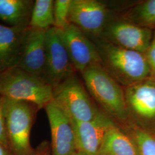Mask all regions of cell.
I'll return each instance as SVG.
<instances>
[{
    "mask_svg": "<svg viewBox=\"0 0 155 155\" xmlns=\"http://www.w3.org/2000/svg\"><path fill=\"white\" fill-rule=\"evenodd\" d=\"M8 144L13 155H33L30 143L34 118L32 104L1 97Z\"/></svg>",
    "mask_w": 155,
    "mask_h": 155,
    "instance_id": "cell-4",
    "label": "cell"
},
{
    "mask_svg": "<svg viewBox=\"0 0 155 155\" xmlns=\"http://www.w3.org/2000/svg\"><path fill=\"white\" fill-rule=\"evenodd\" d=\"M0 96L45 109L54 99V88L41 78L15 67L0 72Z\"/></svg>",
    "mask_w": 155,
    "mask_h": 155,
    "instance_id": "cell-3",
    "label": "cell"
},
{
    "mask_svg": "<svg viewBox=\"0 0 155 155\" xmlns=\"http://www.w3.org/2000/svg\"><path fill=\"white\" fill-rule=\"evenodd\" d=\"M33 1L0 0V19L12 27L28 28Z\"/></svg>",
    "mask_w": 155,
    "mask_h": 155,
    "instance_id": "cell-16",
    "label": "cell"
},
{
    "mask_svg": "<svg viewBox=\"0 0 155 155\" xmlns=\"http://www.w3.org/2000/svg\"><path fill=\"white\" fill-rule=\"evenodd\" d=\"M53 0H36L33 4L29 27L47 31L54 27Z\"/></svg>",
    "mask_w": 155,
    "mask_h": 155,
    "instance_id": "cell-18",
    "label": "cell"
},
{
    "mask_svg": "<svg viewBox=\"0 0 155 155\" xmlns=\"http://www.w3.org/2000/svg\"><path fill=\"white\" fill-rule=\"evenodd\" d=\"M91 40L97 49L101 65L123 87L152 76L145 54L125 49L101 38Z\"/></svg>",
    "mask_w": 155,
    "mask_h": 155,
    "instance_id": "cell-1",
    "label": "cell"
},
{
    "mask_svg": "<svg viewBox=\"0 0 155 155\" xmlns=\"http://www.w3.org/2000/svg\"><path fill=\"white\" fill-rule=\"evenodd\" d=\"M153 30L139 26L112 12L100 38L124 48L145 54L150 47Z\"/></svg>",
    "mask_w": 155,
    "mask_h": 155,
    "instance_id": "cell-7",
    "label": "cell"
},
{
    "mask_svg": "<svg viewBox=\"0 0 155 155\" xmlns=\"http://www.w3.org/2000/svg\"><path fill=\"white\" fill-rule=\"evenodd\" d=\"M120 16L139 26L155 29V0L140 1L133 4Z\"/></svg>",
    "mask_w": 155,
    "mask_h": 155,
    "instance_id": "cell-17",
    "label": "cell"
},
{
    "mask_svg": "<svg viewBox=\"0 0 155 155\" xmlns=\"http://www.w3.org/2000/svg\"><path fill=\"white\" fill-rule=\"evenodd\" d=\"M51 145L48 141H43L35 150L33 155H51Z\"/></svg>",
    "mask_w": 155,
    "mask_h": 155,
    "instance_id": "cell-23",
    "label": "cell"
},
{
    "mask_svg": "<svg viewBox=\"0 0 155 155\" xmlns=\"http://www.w3.org/2000/svg\"><path fill=\"white\" fill-rule=\"evenodd\" d=\"M128 122L150 132L155 130V77L124 87Z\"/></svg>",
    "mask_w": 155,
    "mask_h": 155,
    "instance_id": "cell-6",
    "label": "cell"
},
{
    "mask_svg": "<svg viewBox=\"0 0 155 155\" xmlns=\"http://www.w3.org/2000/svg\"><path fill=\"white\" fill-rule=\"evenodd\" d=\"M45 109L51 133V155H74L78 148L73 121L54 101Z\"/></svg>",
    "mask_w": 155,
    "mask_h": 155,
    "instance_id": "cell-10",
    "label": "cell"
},
{
    "mask_svg": "<svg viewBox=\"0 0 155 155\" xmlns=\"http://www.w3.org/2000/svg\"><path fill=\"white\" fill-rule=\"evenodd\" d=\"M114 121L102 110L89 121L73 122L78 150L98 155L106 133Z\"/></svg>",
    "mask_w": 155,
    "mask_h": 155,
    "instance_id": "cell-12",
    "label": "cell"
},
{
    "mask_svg": "<svg viewBox=\"0 0 155 155\" xmlns=\"http://www.w3.org/2000/svg\"><path fill=\"white\" fill-rule=\"evenodd\" d=\"M45 63L42 79L55 88L76 71L58 29L46 31Z\"/></svg>",
    "mask_w": 155,
    "mask_h": 155,
    "instance_id": "cell-9",
    "label": "cell"
},
{
    "mask_svg": "<svg viewBox=\"0 0 155 155\" xmlns=\"http://www.w3.org/2000/svg\"><path fill=\"white\" fill-rule=\"evenodd\" d=\"M58 31L75 71L82 73L89 67L100 63L94 43L81 30L70 24L66 28Z\"/></svg>",
    "mask_w": 155,
    "mask_h": 155,
    "instance_id": "cell-11",
    "label": "cell"
},
{
    "mask_svg": "<svg viewBox=\"0 0 155 155\" xmlns=\"http://www.w3.org/2000/svg\"><path fill=\"white\" fill-rule=\"evenodd\" d=\"M0 155H13L8 146L0 143Z\"/></svg>",
    "mask_w": 155,
    "mask_h": 155,
    "instance_id": "cell-24",
    "label": "cell"
},
{
    "mask_svg": "<svg viewBox=\"0 0 155 155\" xmlns=\"http://www.w3.org/2000/svg\"><path fill=\"white\" fill-rule=\"evenodd\" d=\"M145 55L150 64L152 74L155 77V29L153 30V37L150 47L145 53Z\"/></svg>",
    "mask_w": 155,
    "mask_h": 155,
    "instance_id": "cell-21",
    "label": "cell"
},
{
    "mask_svg": "<svg viewBox=\"0 0 155 155\" xmlns=\"http://www.w3.org/2000/svg\"><path fill=\"white\" fill-rule=\"evenodd\" d=\"M73 155H86L84 153H83L82 152L80 151V150H78L77 152H76Z\"/></svg>",
    "mask_w": 155,
    "mask_h": 155,
    "instance_id": "cell-25",
    "label": "cell"
},
{
    "mask_svg": "<svg viewBox=\"0 0 155 155\" xmlns=\"http://www.w3.org/2000/svg\"><path fill=\"white\" fill-rule=\"evenodd\" d=\"M81 74L90 95L102 110L118 125L128 122L124 87L101 64L89 67Z\"/></svg>",
    "mask_w": 155,
    "mask_h": 155,
    "instance_id": "cell-2",
    "label": "cell"
},
{
    "mask_svg": "<svg viewBox=\"0 0 155 155\" xmlns=\"http://www.w3.org/2000/svg\"><path fill=\"white\" fill-rule=\"evenodd\" d=\"M71 3L72 0L54 1V27L58 29H63L70 24L69 16Z\"/></svg>",
    "mask_w": 155,
    "mask_h": 155,
    "instance_id": "cell-20",
    "label": "cell"
},
{
    "mask_svg": "<svg viewBox=\"0 0 155 155\" xmlns=\"http://www.w3.org/2000/svg\"><path fill=\"white\" fill-rule=\"evenodd\" d=\"M28 28L0 24V72L17 66L22 58Z\"/></svg>",
    "mask_w": 155,
    "mask_h": 155,
    "instance_id": "cell-13",
    "label": "cell"
},
{
    "mask_svg": "<svg viewBox=\"0 0 155 155\" xmlns=\"http://www.w3.org/2000/svg\"><path fill=\"white\" fill-rule=\"evenodd\" d=\"M152 133H154V134H155V130L154 131V132H152Z\"/></svg>",
    "mask_w": 155,
    "mask_h": 155,
    "instance_id": "cell-26",
    "label": "cell"
},
{
    "mask_svg": "<svg viewBox=\"0 0 155 155\" xmlns=\"http://www.w3.org/2000/svg\"><path fill=\"white\" fill-rule=\"evenodd\" d=\"M0 143L9 147L8 136L6 128L5 120L3 112L2 99L0 96Z\"/></svg>",
    "mask_w": 155,
    "mask_h": 155,
    "instance_id": "cell-22",
    "label": "cell"
},
{
    "mask_svg": "<svg viewBox=\"0 0 155 155\" xmlns=\"http://www.w3.org/2000/svg\"><path fill=\"white\" fill-rule=\"evenodd\" d=\"M113 12L98 0H72L69 20L90 40L100 38Z\"/></svg>",
    "mask_w": 155,
    "mask_h": 155,
    "instance_id": "cell-8",
    "label": "cell"
},
{
    "mask_svg": "<svg viewBox=\"0 0 155 155\" xmlns=\"http://www.w3.org/2000/svg\"><path fill=\"white\" fill-rule=\"evenodd\" d=\"M132 139L139 155H155V134L129 122L118 125Z\"/></svg>",
    "mask_w": 155,
    "mask_h": 155,
    "instance_id": "cell-19",
    "label": "cell"
},
{
    "mask_svg": "<svg viewBox=\"0 0 155 155\" xmlns=\"http://www.w3.org/2000/svg\"><path fill=\"white\" fill-rule=\"evenodd\" d=\"M53 101L73 122L90 121L100 110L75 74L54 88Z\"/></svg>",
    "mask_w": 155,
    "mask_h": 155,
    "instance_id": "cell-5",
    "label": "cell"
},
{
    "mask_svg": "<svg viewBox=\"0 0 155 155\" xmlns=\"http://www.w3.org/2000/svg\"><path fill=\"white\" fill-rule=\"evenodd\" d=\"M98 155H139L132 139L117 123L106 133Z\"/></svg>",
    "mask_w": 155,
    "mask_h": 155,
    "instance_id": "cell-15",
    "label": "cell"
},
{
    "mask_svg": "<svg viewBox=\"0 0 155 155\" xmlns=\"http://www.w3.org/2000/svg\"><path fill=\"white\" fill-rule=\"evenodd\" d=\"M45 30L29 27L22 58L17 67L42 77L45 63Z\"/></svg>",
    "mask_w": 155,
    "mask_h": 155,
    "instance_id": "cell-14",
    "label": "cell"
}]
</instances>
